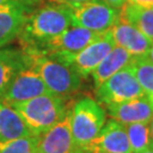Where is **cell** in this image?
<instances>
[{
    "label": "cell",
    "mask_w": 153,
    "mask_h": 153,
    "mask_svg": "<svg viewBox=\"0 0 153 153\" xmlns=\"http://www.w3.org/2000/svg\"><path fill=\"white\" fill-rule=\"evenodd\" d=\"M73 25V10L65 2L53 0L33 10L19 35L23 50H35Z\"/></svg>",
    "instance_id": "obj_1"
},
{
    "label": "cell",
    "mask_w": 153,
    "mask_h": 153,
    "mask_svg": "<svg viewBox=\"0 0 153 153\" xmlns=\"http://www.w3.org/2000/svg\"><path fill=\"white\" fill-rule=\"evenodd\" d=\"M13 107L18 111L34 136H40L41 134L49 131L71 110L68 109L64 97H59L52 93L16 103Z\"/></svg>",
    "instance_id": "obj_2"
},
{
    "label": "cell",
    "mask_w": 153,
    "mask_h": 153,
    "mask_svg": "<svg viewBox=\"0 0 153 153\" xmlns=\"http://www.w3.org/2000/svg\"><path fill=\"white\" fill-rule=\"evenodd\" d=\"M24 52L28 65L38 71L50 93L65 98L81 88L83 77L69 65L36 51Z\"/></svg>",
    "instance_id": "obj_3"
},
{
    "label": "cell",
    "mask_w": 153,
    "mask_h": 153,
    "mask_svg": "<svg viewBox=\"0 0 153 153\" xmlns=\"http://www.w3.org/2000/svg\"><path fill=\"white\" fill-rule=\"evenodd\" d=\"M104 124L105 111L92 98L78 100L71 109V133L77 145L84 151L98 136Z\"/></svg>",
    "instance_id": "obj_4"
},
{
    "label": "cell",
    "mask_w": 153,
    "mask_h": 153,
    "mask_svg": "<svg viewBox=\"0 0 153 153\" xmlns=\"http://www.w3.org/2000/svg\"><path fill=\"white\" fill-rule=\"evenodd\" d=\"M115 47V40L110 31H108L102 33L94 42L76 53L57 52V53H50L48 56L69 65L82 77H88L95 71V68L103 60L104 57Z\"/></svg>",
    "instance_id": "obj_5"
},
{
    "label": "cell",
    "mask_w": 153,
    "mask_h": 153,
    "mask_svg": "<svg viewBox=\"0 0 153 153\" xmlns=\"http://www.w3.org/2000/svg\"><path fill=\"white\" fill-rule=\"evenodd\" d=\"M145 97L131 66L118 71L97 88V98L105 107Z\"/></svg>",
    "instance_id": "obj_6"
},
{
    "label": "cell",
    "mask_w": 153,
    "mask_h": 153,
    "mask_svg": "<svg viewBox=\"0 0 153 153\" xmlns=\"http://www.w3.org/2000/svg\"><path fill=\"white\" fill-rule=\"evenodd\" d=\"M73 25L88 28L97 33L110 31L121 17V10L114 8L103 0H91L71 8Z\"/></svg>",
    "instance_id": "obj_7"
},
{
    "label": "cell",
    "mask_w": 153,
    "mask_h": 153,
    "mask_svg": "<svg viewBox=\"0 0 153 153\" xmlns=\"http://www.w3.org/2000/svg\"><path fill=\"white\" fill-rule=\"evenodd\" d=\"M102 33H97L90 31L88 28L71 25L65 32L58 36L50 39L44 42L35 50H24V51H36L44 55L50 53H76L81 50L85 49L88 45L94 42Z\"/></svg>",
    "instance_id": "obj_8"
},
{
    "label": "cell",
    "mask_w": 153,
    "mask_h": 153,
    "mask_svg": "<svg viewBox=\"0 0 153 153\" xmlns=\"http://www.w3.org/2000/svg\"><path fill=\"white\" fill-rule=\"evenodd\" d=\"M36 153H85L73 136L71 110L57 125L38 136Z\"/></svg>",
    "instance_id": "obj_9"
},
{
    "label": "cell",
    "mask_w": 153,
    "mask_h": 153,
    "mask_svg": "<svg viewBox=\"0 0 153 153\" xmlns=\"http://www.w3.org/2000/svg\"><path fill=\"white\" fill-rule=\"evenodd\" d=\"M48 93H50L49 90L39 73L28 65L17 74L5 95L0 100L14 105Z\"/></svg>",
    "instance_id": "obj_10"
},
{
    "label": "cell",
    "mask_w": 153,
    "mask_h": 153,
    "mask_svg": "<svg viewBox=\"0 0 153 153\" xmlns=\"http://www.w3.org/2000/svg\"><path fill=\"white\" fill-rule=\"evenodd\" d=\"M86 153H131L125 125L110 118L98 136L88 145Z\"/></svg>",
    "instance_id": "obj_11"
},
{
    "label": "cell",
    "mask_w": 153,
    "mask_h": 153,
    "mask_svg": "<svg viewBox=\"0 0 153 153\" xmlns=\"http://www.w3.org/2000/svg\"><path fill=\"white\" fill-rule=\"evenodd\" d=\"M110 33L115 40L116 45L125 49L136 59L146 58L153 41L138 31L135 26L120 17L118 23L110 30Z\"/></svg>",
    "instance_id": "obj_12"
},
{
    "label": "cell",
    "mask_w": 153,
    "mask_h": 153,
    "mask_svg": "<svg viewBox=\"0 0 153 153\" xmlns=\"http://www.w3.org/2000/svg\"><path fill=\"white\" fill-rule=\"evenodd\" d=\"M105 108L110 118L123 125L149 123L153 117V105L145 97L107 105Z\"/></svg>",
    "instance_id": "obj_13"
},
{
    "label": "cell",
    "mask_w": 153,
    "mask_h": 153,
    "mask_svg": "<svg viewBox=\"0 0 153 153\" xmlns=\"http://www.w3.org/2000/svg\"><path fill=\"white\" fill-rule=\"evenodd\" d=\"M26 66L28 59L23 49L0 48V99L5 95L17 74Z\"/></svg>",
    "instance_id": "obj_14"
},
{
    "label": "cell",
    "mask_w": 153,
    "mask_h": 153,
    "mask_svg": "<svg viewBox=\"0 0 153 153\" xmlns=\"http://www.w3.org/2000/svg\"><path fill=\"white\" fill-rule=\"evenodd\" d=\"M31 13L25 8L0 9V48L19 38Z\"/></svg>",
    "instance_id": "obj_15"
},
{
    "label": "cell",
    "mask_w": 153,
    "mask_h": 153,
    "mask_svg": "<svg viewBox=\"0 0 153 153\" xmlns=\"http://www.w3.org/2000/svg\"><path fill=\"white\" fill-rule=\"evenodd\" d=\"M135 59L136 58L129 55L125 49L116 45L115 48L104 57V59L100 62V65L95 68V71L91 74L95 88H98L100 84H102L104 81L114 76L118 71L131 66Z\"/></svg>",
    "instance_id": "obj_16"
},
{
    "label": "cell",
    "mask_w": 153,
    "mask_h": 153,
    "mask_svg": "<svg viewBox=\"0 0 153 153\" xmlns=\"http://www.w3.org/2000/svg\"><path fill=\"white\" fill-rule=\"evenodd\" d=\"M32 133L13 105L0 100V141L30 136Z\"/></svg>",
    "instance_id": "obj_17"
},
{
    "label": "cell",
    "mask_w": 153,
    "mask_h": 153,
    "mask_svg": "<svg viewBox=\"0 0 153 153\" xmlns=\"http://www.w3.org/2000/svg\"><path fill=\"white\" fill-rule=\"evenodd\" d=\"M120 10L123 19L135 26L153 41V7H144L126 2Z\"/></svg>",
    "instance_id": "obj_18"
},
{
    "label": "cell",
    "mask_w": 153,
    "mask_h": 153,
    "mask_svg": "<svg viewBox=\"0 0 153 153\" xmlns=\"http://www.w3.org/2000/svg\"><path fill=\"white\" fill-rule=\"evenodd\" d=\"M126 133L128 136L131 153H140L152 145L150 121L149 123H134L125 125Z\"/></svg>",
    "instance_id": "obj_19"
},
{
    "label": "cell",
    "mask_w": 153,
    "mask_h": 153,
    "mask_svg": "<svg viewBox=\"0 0 153 153\" xmlns=\"http://www.w3.org/2000/svg\"><path fill=\"white\" fill-rule=\"evenodd\" d=\"M145 98L153 105V64L146 58H137L131 65Z\"/></svg>",
    "instance_id": "obj_20"
},
{
    "label": "cell",
    "mask_w": 153,
    "mask_h": 153,
    "mask_svg": "<svg viewBox=\"0 0 153 153\" xmlns=\"http://www.w3.org/2000/svg\"><path fill=\"white\" fill-rule=\"evenodd\" d=\"M38 136L19 137L9 141H0V153H36Z\"/></svg>",
    "instance_id": "obj_21"
},
{
    "label": "cell",
    "mask_w": 153,
    "mask_h": 153,
    "mask_svg": "<svg viewBox=\"0 0 153 153\" xmlns=\"http://www.w3.org/2000/svg\"><path fill=\"white\" fill-rule=\"evenodd\" d=\"M39 0H0V9L6 8H25L30 11L36 9Z\"/></svg>",
    "instance_id": "obj_22"
},
{
    "label": "cell",
    "mask_w": 153,
    "mask_h": 153,
    "mask_svg": "<svg viewBox=\"0 0 153 153\" xmlns=\"http://www.w3.org/2000/svg\"><path fill=\"white\" fill-rule=\"evenodd\" d=\"M61 2H65L66 5H68L71 8H76L78 6L83 5V4H86L91 0H59Z\"/></svg>",
    "instance_id": "obj_23"
},
{
    "label": "cell",
    "mask_w": 153,
    "mask_h": 153,
    "mask_svg": "<svg viewBox=\"0 0 153 153\" xmlns=\"http://www.w3.org/2000/svg\"><path fill=\"white\" fill-rule=\"evenodd\" d=\"M103 1L107 2L108 5H110L111 7L117 8V9H121L127 2V0H103Z\"/></svg>",
    "instance_id": "obj_24"
},
{
    "label": "cell",
    "mask_w": 153,
    "mask_h": 153,
    "mask_svg": "<svg viewBox=\"0 0 153 153\" xmlns=\"http://www.w3.org/2000/svg\"><path fill=\"white\" fill-rule=\"evenodd\" d=\"M127 2L144 7H153V0H127Z\"/></svg>",
    "instance_id": "obj_25"
},
{
    "label": "cell",
    "mask_w": 153,
    "mask_h": 153,
    "mask_svg": "<svg viewBox=\"0 0 153 153\" xmlns=\"http://www.w3.org/2000/svg\"><path fill=\"white\" fill-rule=\"evenodd\" d=\"M146 59H148V60H150L153 64V42H152L151 48H150V51H149L148 56H146Z\"/></svg>",
    "instance_id": "obj_26"
},
{
    "label": "cell",
    "mask_w": 153,
    "mask_h": 153,
    "mask_svg": "<svg viewBox=\"0 0 153 153\" xmlns=\"http://www.w3.org/2000/svg\"><path fill=\"white\" fill-rule=\"evenodd\" d=\"M150 133H151V140H152V145H153V117L150 120Z\"/></svg>",
    "instance_id": "obj_27"
},
{
    "label": "cell",
    "mask_w": 153,
    "mask_h": 153,
    "mask_svg": "<svg viewBox=\"0 0 153 153\" xmlns=\"http://www.w3.org/2000/svg\"><path fill=\"white\" fill-rule=\"evenodd\" d=\"M140 153H153V145L149 146L148 149H145L144 151H142V152H140Z\"/></svg>",
    "instance_id": "obj_28"
}]
</instances>
